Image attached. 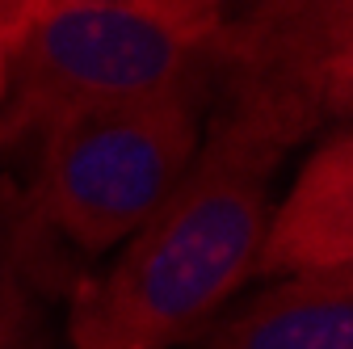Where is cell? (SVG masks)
<instances>
[{"label": "cell", "mask_w": 353, "mask_h": 349, "mask_svg": "<svg viewBox=\"0 0 353 349\" xmlns=\"http://www.w3.org/2000/svg\"><path fill=\"white\" fill-rule=\"evenodd\" d=\"M282 156L286 148L270 130L210 106L185 177L126 236L114 266L72 295V349H176L198 341L256 274Z\"/></svg>", "instance_id": "1"}, {"label": "cell", "mask_w": 353, "mask_h": 349, "mask_svg": "<svg viewBox=\"0 0 353 349\" xmlns=\"http://www.w3.org/2000/svg\"><path fill=\"white\" fill-rule=\"evenodd\" d=\"M214 26L135 9H51L21 21L5 59L0 152L38 143L55 122L84 110L210 89Z\"/></svg>", "instance_id": "2"}, {"label": "cell", "mask_w": 353, "mask_h": 349, "mask_svg": "<svg viewBox=\"0 0 353 349\" xmlns=\"http://www.w3.org/2000/svg\"><path fill=\"white\" fill-rule=\"evenodd\" d=\"M210 89L84 110L38 139L30 202L80 252L122 244L194 164Z\"/></svg>", "instance_id": "3"}, {"label": "cell", "mask_w": 353, "mask_h": 349, "mask_svg": "<svg viewBox=\"0 0 353 349\" xmlns=\"http://www.w3.org/2000/svg\"><path fill=\"white\" fill-rule=\"evenodd\" d=\"M353 270V135L332 126L282 202L270 206L252 278Z\"/></svg>", "instance_id": "4"}, {"label": "cell", "mask_w": 353, "mask_h": 349, "mask_svg": "<svg viewBox=\"0 0 353 349\" xmlns=\"http://www.w3.org/2000/svg\"><path fill=\"white\" fill-rule=\"evenodd\" d=\"M194 349H353V270L278 278Z\"/></svg>", "instance_id": "5"}, {"label": "cell", "mask_w": 353, "mask_h": 349, "mask_svg": "<svg viewBox=\"0 0 353 349\" xmlns=\"http://www.w3.org/2000/svg\"><path fill=\"white\" fill-rule=\"evenodd\" d=\"M0 349H51L42 303L13 257H0Z\"/></svg>", "instance_id": "6"}, {"label": "cell", "mask_w": 353, "mask_h": 349, "mask_svg": "<svg viewBox=\"0 0 353 349\" xmlns=\"http://www.w3.org/2000/svg\"><path fill=\"white\" fill-rule=\"evenodd\" d=\"M51 9H135L168 21H185V26H214L223 13H210L198 0H5V17H9V38L21 21L51 13Z\"/></svg>", "instance_id": "7"}, {"label": "cell", "mask_w": 353, "mask_h": 349, "mask_svg": "<svg viewBox=\"0 0 353 349\" xmlns=\"http://www.w3.org/2000/svg\"><path fill=\"white\" fill-rule=\"evenodd\" d=\"M5 59H9V17H5V0H0V93H5Z\"/></svg>", "instance_id": "8"}, {"label": "cell", "mask_w": 353, "mask_h": 349, "mask_svg": "<svg viewBox=\"0 0 353 349\" xmlns=\"http://www.w3.org/2000/svg\"><path fill=\"white\" fill-rule=\"evenodd\" d=\"M198 5H206L210 13H223V5H228V0H198Z\"/></svg>", "instance_id": "9"}]
</instances>
